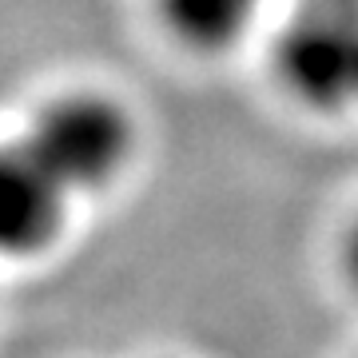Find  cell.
I'll use <instances>...</instances> for the list:
<instances>
[{
	"label": "cell",
	"mask_w": 358,
	"mask_h": 358,
	"mask_svg": "<svg viewBox=\"0 0 358 358\" xmlns=\"http://www.w3.org/2000/svg\"><path fill=\"white\" fill-rule=\"evenodd\" d=\"M16 140L76 203L112 192L131 171L140 155V120L112 92L64 88L36 103Z\"/></svg>",
	"instance_id": "6da1fadb"
},
{
	"label": "cell",
	"mask_w": 358,
	"mask_h": 358,
	"mask_svg": "<svg viewBox=\"0 0 358 358\" xmlns=\"http://www.w3.org/2000/svg\"><path fill=\"white\" fill-rule=\"evenodd\" d=\"M271 60L299 108L358 112V0H291Z\"/></svg>",
	"instance_id": "7a4b0ae2"
},
{
	"label": "cell",
	"mask_w": 358,
	"mask_h": 358,
	"mask_svg": "<svg viewBox=\"0 0 358 358\" xmlns=\"http://www.w3.org/2000/svg\"><path fill=\"white\" fill-rule=\"evenodd\" d=\"M72 195L24 152V143L0 140V259H44L64 239Z\"/></svg>",
	"instance_id": "3957f363"
},
{
	"label": "cell",
	"mask_w": 358,
	"mask_h": 358,
	"mask_svg": "<svg viewBox=\"0 0 358 358\" xmlns=\"http://www.w3.org/2000/svg\"><path fill=\"white\" fill-rule=\"evenodd\" d=\"M271 0H155V20L192 56H223L251 36Z\"/></svg>",
	"instance_id": "277c9868"
},
{
	"label": "cell",
	"mask_w": 358,
	"mask_h": 358,
	"mask_svg": "<svg viewBox=\"0 0 358 358\" xmlns=\"http://www.w3.org/2000/svg\"><path fill=\"white\" fill-rule=\"evenodd\" d=\"M338 271H343L346 287L358 294V215H355V223H350L346 235H343V247H338Z\"/></svg>",
	"instance_id": "5b68a950"
}]
</instances>
